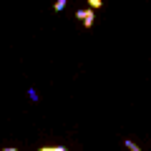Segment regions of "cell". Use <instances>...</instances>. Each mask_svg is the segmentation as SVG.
<instances>
[{
    "mask_svg": "<svg viewBox=\"0 0 151 151\" xmlns=\"http://www.w3.org/2000/svg\"><path fill=\"white\" fill-rule=\"evenodd\" d=\"M76 20H81L83 28H93V23H96V13L91 10V8H86V10H76Z\"/></svg>",
    "mask_w": 151,
    "mask_h": 151,
    "instance_id": "1",
    "label": "cell"
},
{
    "mask_svg": "<svg viewBox=\"0 0 151 151\" xmlns=\"http://www.w3.org/2000/svg\"><path fill=\"white\" fill-rule=\"evenodd\" d=\"M65 5H68V0H55V3H53V13H60Z\"/></svg>",
    "mask_w": 151,
    "mask_h": 151,
    "instance_id": "2",
    "label": "cell"
},
{
    "mask_svg": "<svg viewBox=\"0 0 151 151\" xmlns=\"http://www.w3.org/2000/svg\"><path fill=\"white\" fill-rule=\"evenodd\" d=\"M38 151H68L65 146H40Z\"/></svg>",
    "mask_w": 151,
    "mask_h": 151,
    "instance_id": "3",
    "label": "cell"
},
{
    "mask_svg": "<svg viewBox=\"0 0 151 151\" xmlns=\"http://www.w3.org/2000/svg\"><path fill=\"white\" fill-rule=\"evenodd\" d=\"M88 3V8H91V10H96V8H103V0H86Z\"/></svg>",
    "mask_w": 151,
    "mask_h": 151,
    "instance_id": "4",
    "label": "cell"
},
{
    "mask_svg": "<svg viewBox=\"0 0 151 151\" xmlns=\"http://www.w3.org/2000/svg\"><path fill=\"white\" fill-rule=\"evenodd\" d=\"M124 146H126L129 151H141V149H139V146H136V144H134L131 139H126V141H124Z\"/></svg>",
    "mask_w": 151,
    "mask_h": 151,
    "instance_id": "5",
    "label": "cell"
},
{
    "mask_svg": "<svg viewBox=\"0 0 151 151\" xmlns=\"http://www.w3.org/2000/svg\"><path fill=\"white\" fill-rule=\"evenodd\" d=\"M28 98H30V101H38V93H35V88H28Z\"/></svg>",
    "mask_w": 151,
    "mask_h": 151,
    "instance_id": "6",
    "label": "cell"
},
{
    "mask_svg": "<svg viewBox=\"0 0 151 151\" xmlns=\"http://www.w3.org/2000/svg\"><path fill=\"white\" fill-rule=\"evenodd\" d=\"M3 151H18V149H3Z\"/></svg>",
    "mask_w": 151,
    "mask_h": 151,
    "instance_id": "7",
    "label": "cell"
}]
</instances>
